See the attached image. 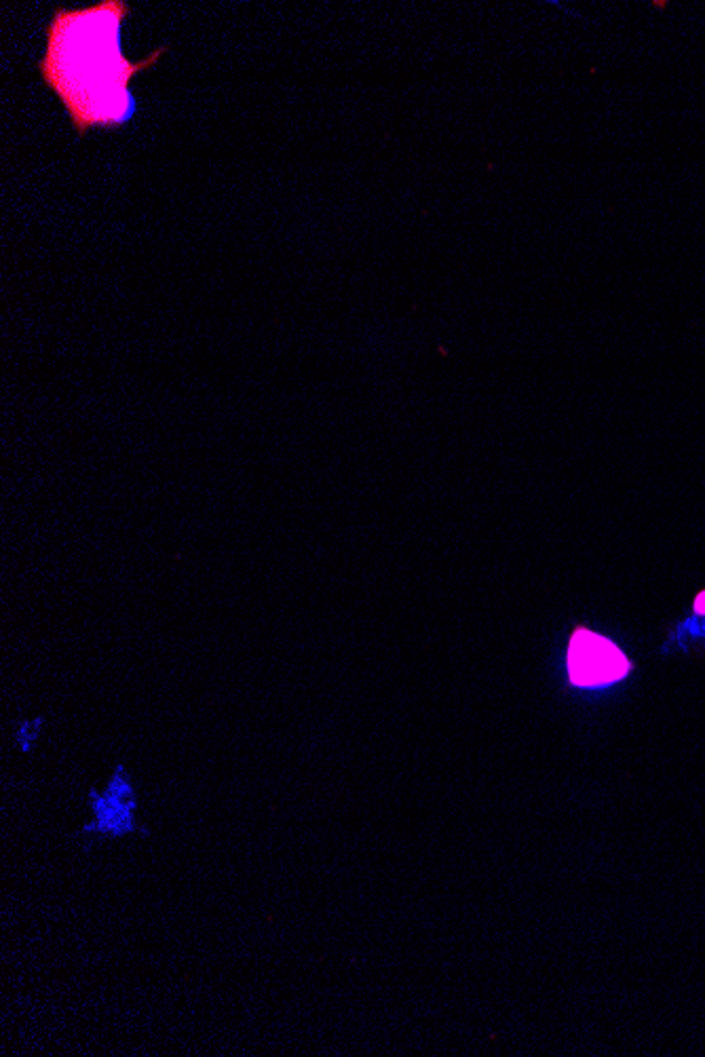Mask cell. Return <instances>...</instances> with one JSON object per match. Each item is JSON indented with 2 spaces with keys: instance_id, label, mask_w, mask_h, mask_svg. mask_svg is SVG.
I'll return each instance as SVG.
<instances>
[{
  "instance_id": "3",
  "label": "cell",
  "mask_w": 705,
  "mask_h": 1057,
  "mask_svg": "<svg viewBox=\"0 0 705 1057\" xmlns=\"http://www.w3.org/2000/svg\"><path fill=\"white\" fill-rule=\"evenodd\" d=\"M630 663L623 652L596 633L579 629L568 650V674L577 686H604L621 680Z\"/></svg>"
},
{
  "instance_id": "5",
  "label": "cell",
  "mask_w": 705,
  "mask_h": 1057,
  "mask_svg": "<svg viewBox=\"0 0 705 1057\" xmlns=\"http://www.w3.org/2000/svg\"><path fill=\"white\" fill-rule=\"evenodd\" d=\"M695 610H697L699 614H705V593H701L699 598H697V602H695Z\"/></svg>"
},
{
  "instance_id": "2",
  "label": "cell",
  "mask_w": 705,
  "mask_h": 1057,
  "mask_svg": "<svg viewBox=\"0 0 705 1057\" xmlns=\"http://www.w3.org/2000/svg\"><path fill=\"white\" fill-rule=\"evenodd\" d=\"M89 809L91 821L76 832L85 851L104 840H119L131 834L150 836L148 828L138 821V792L123 764L114 766L104 790L93 787L89 792Z\"/></svg>"
},
{
  "instance_id": "1",
  "label": "cell",
  "mask_w": 705,
  "mask_h": 1057,
  "mask_svg": "<svg viewBox=\"0 0 705 1057\" xmlns=\"http://www.w3.org/2000/svg\"><path fill=\"white\" fill-rule=\"evenodd\" d=\"M129 15L127 0H98L87 7H57L45 28V51L36 68L79 138L91 129L125 127L138 106L131 83L169 51L163 45L140 62L127 57L121 30Z\"/></svg>"
},
{
  "instance_id": "4",
  "label": "cell",
  "mask_w": 705,
  "mask_h": 1057,
  "mask_svg": "<svg viewBox=\"0 0 705 1057\" xmlns=\"http://www.w3.org/2000/svg\"><path fill=\"white\" fill-rule=\"evenodd\" d=\"M41 728H43V718H28L17 724L13 741L19 752H24V754L32 752L38 737H41Z\"/></svg>"
}]
</instances>
